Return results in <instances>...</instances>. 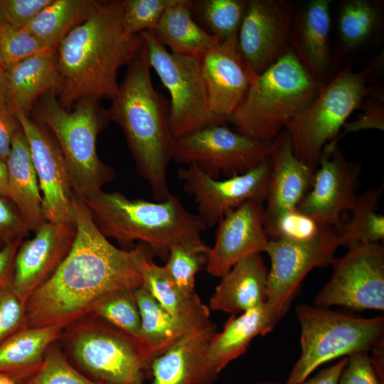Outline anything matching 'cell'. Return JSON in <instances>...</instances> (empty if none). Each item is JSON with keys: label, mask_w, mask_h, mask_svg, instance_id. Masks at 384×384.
<instances>
[{"label": "cell", "mask_w": 384, "mask_h": 384, "mask_svg": "<svg viewBox=\"0 0 384 384\" xmlns=\"http://www.w3.org/2000/svg\"><path fill=\"white\" fill-rule=\"evenodd\" d=\"M76 235L52 275L26 302L25 327H65L91 312L105 296L142 286L139 244L125 250L112 245L97 228L83 201L73 194Z\"/></svg>", "instance_id": "cell-1"}, {"label": "cell", "mask_w": 384, "mask_h": 384, "mask_svg": "<svg viewBox=\"0 0 384 384\" xmlns=\"http://www.w3.org/2000/svg\"><path fill=\"white\" fill-rule=\"evenodd\" d=\"M125 0L98 1L91 16L71 30L56 48L60 87L57 98L72 110L78 104L117 95V74L141 51V34L128 33L122 24Z\"/></svg>", "instance_id": "cell-2"}, {"label": "cell", "mask_w": 384, "mask_h": 384, "mask_svg": "<svg viewBox=\"0 0 384 384\" xmlns=\"http://www.w3.org/2000/svg\"><path fill=\"white\" fill-rule=\"evenodd\" d=\"M127 66L108 117L122 129L137 170L154 200L163 201L171 195L166 174L175 142L169 102L154 87L144 45Z\"/></svg>", "instance_id": "cell-3"}, {"label": "cell", "mask_w": 384, "mask_h": 384, "mask_svg": "<svg viewBox=\"0 0 384 384\" xmlns=\"http://www.w3.org/2000/svg\"><path fill=\"white\" fill-rule=\"evenodd\" d=\"M83 201L106 238L123 243L138 241L164 260L174 245L202 240L201 233L208 229L198 215L188 212L171 194L163 201L151 202L102 191Z\"/></svg>", "instance_id": "cell-4"}, {"label": "cell", "mask_w": 384, "mask_h": 384, "mask_svg": "<svg viewBox=\"0 0 384 384\" xmlns=\"http://www.w3.org/2000/svg\"><path fill=\"white\" fill-rule=\"evenodd\" d=\"M323 87L289 49L255 76L228 122L242 135L272 142L311 104Z\"/></svg>", "instance_id": "cell-5"}, {"label": "cell", "mask_w": 384, "mask_h": 384, "mask_svg": "<svg viewBox=\"0 0 384 384\" xmlns=\"http://www.w3.org/2000/svg\"><path fill=\"white\" fill-rule=\"evenodd\" d=\"M31 113L58 142L73 193L86 201L101 193L102 186L114 176V170L99 158L96 146L97 135L110 119L107 111L92 101L80 102L69 111L52 93L42 97Z\"/></svg>", "instance_id": "cell-6"}, {"label": "cell", "mask_w": 384, "mask_h": 384, "mask_svg": "<svg viewBox=\"0 0 384 384\" xmlns=\"http://www.w3.org/2000/svg\"><path fill=\"white\" fill-rule=\"evenodd\" d=\"M295 315L301 329V353L286 384L299 383L317 368L337 358L368 352L384 338V317L366 318L299 304Z\"/></svg>", "instance_id": "cell-7"}, {"label": "cell", "mask_w": 384, "mask_h": 384, "mask_svg": "<svg viewBox=\"0 0 384 384\" xmlns=\"http://www.w3.org/2000/svg\"><path fill=\"white\" fill-rule=\"evenodd\" d=\"M368 73L351 68L341 71L287 128L294 155L314 171L325 145L338 135L348 117L372 90L366 82Z\"/></svg>", "instance_id": "cell-8"}, {"label": "cell", "mask_w": 384, "mask_h": 384, "mask_svg": "<svg viewBox=\"0 0 384 384\" xmlns=\"http://www.w3.org/2000/svg\"><path fill=\"white\" fill-rule=\"evenodd\" d=\"M69 345L78 366L102 384H144L154 359L139 341L104 322L76 328Z\"/></svg>", "instance_id": "cell-9"}, {"label": "cell", "mask_w": 384, "mask_h": 384, "mask_svg": "<svg viewBox=\"0 0 384 384\" xmlns=\"http://www.w3.org/2000/svg\"><path fill=\"white\" fill-rule=\"evenodd\" d=\"M140 34L149 66L170 95L169 121L175 139L221 124L210 112L199 60L171 53L150 31Z\"/></svg>", "instance_id": "cell-10"}, {"label": "cell", "mask_w": 384, "mask_h": 384, "mask_svg": "<svg viewBox=\"0 0 384 384\" xmlns=\"http://www.w3.org/2000/svg\"><path fill=\"white\" fill-rule=\"evenodd\" d=\"M340 246L336 227L322 226L306 241L270 239L265 250L270 259L266 303L280 320L288 311L301 283L314 268L332 265Z\"/></svg>", "instance_id": "cell-11"}, {"label": "cell", "mask_w": 384, "mask_h": 384, "mask_svg": "<svg viewBox=\"0 0 384 384\" xmlns=\"http://www.w3.org/2000/svg\"><path fill=\"white\" fill-rule=\"evenodd\" d=\"M271 142L252 139L221 124L175 139L172 160L193 164L213 178L242 174L265 161Z\"/></svg>", "instance_id": "cell-12"}, {"label": "cell", "mask_w": 384, "mask_h": 384, "mask_svg": "<svg viewBox=\"0 0 384 384\" xmlns=\"http://www.w3.org/2000/svg\"><path fill=\"white\" fill-rule=\"evenodd\" d=\"M329 282L314 305L353 311L384 309V247L379 242L356 245L336 258Z\"/></svg>", "instance_id": "cell-13"}, {"label": "cell", "mask_w": 384, "mask_h": 384, "mask_svg": "<svg viewBox=\"0 0 384 384\" xmlns=\"http://www.w3.org/2000/svg\"><path fill=\"white\" fill-rule=\"evenodd\" d=\"M271 166L267 157L242 174L218 180L191 164L180 169L178 176L183 182L186 192L193 196L198 215L210 228L218 223L228 211L246 201L263 204L267 198Z\"/></svg>", "instance_id": "cell-14"}, {"label": "cell", "mask_w": 384, "mask_h": 384, "mask_svg": "<svg viewBox=\"0 0 384 384\" xmlns=\"http://www.w3.org/2000/svg\"><path fill=\"white\" fill-rule=\"evenodd\" d=\"M27 140L42 192L46 221L75 225L73 191L68 167L53 134L24 114L15 116Z\"/></svg>", "instance_id": "cell-15"}, {"label": "cell", "mask_w": 384, "mask_h": 384, "mask_svg": "<svg viewBox=\"0 0 384 384\" xmlns=\"http://www.w3.org/2000/svg\"><path fill=\"white\" fill-rule=\"evenodd\" d=\"M361 170V164L348 161L337 144L324 147L311 187L297 209L322 226L338 227L341 213L355 206Z\"/></svg>", "instance_id": "cell-16"}, {"label": "cell", "mask_w": 384, "mask_h": 384, "mask_svg": "<svg viewBox=\"0 0 384 384\" xmlns=\"http://www.w3.org/2000/svg\"><path fill=\"white\" fill-rule=\"evenodd\" d=\"M209 107L223 125L238 107L256 75L240 52L238 36L214 37L199 59Z\"/></svg>", "instance_id": "cell-17"}, {"label": "cell", "mask_w": 384, "mask_h": 384, "mask_svg": "<svg viewBox=\"0 0 384 384\" xmlns=\"http://www.w3.org/2000/svg\"><path fill=\"white\" fill-rule=\"evenodd\" d=\"M292 9L284 1H247L238 33L239 49L257 75L289 49Z\"/></svg>", "instance_id": "cell-18"}, {"label": "cell", "mask_w": 384, "mask_h": 384, "mask_svg": "<svg viewBox=\"0 0 384 384\" xmlns=\"http://www.w3.org/2000/svg\"><path fill=\"white\" fill-rule=\"evenodd\" d=\"M263 204L246 201L218 222L215 241L207 251L206 272L223 277L247 255L265 252L270 238L264 226Z\"/></svg>", "instance_id": "cell-19"}, {"label": "cell", "mask_w": 384, "mask_h": 384, "mask_svg": "<svg viewBox=\"0 0 384 384\" xmlns=\"http://www.w3.org/2000/svg\"><path fill=\"white\" fill-rule=\"evenodd\" d=\"M34 233L33 238L21 242L14 260L11 286L25 302L67 256L75 238L76 228L46 221Z\"/></svg>", "instance_id": "cell-20"}, {"label": "cell", "mask_w": 384, "mask_h": 384, "mask_svg": "<svg viewBox=\"0 0 384 384\" xmlns=\"http://www.w3.org/2000/svg\"><path fill=\"white\" fill-rule=\"evenodd\" d=\"M267 156L272 166L264 226L269 236L279 216L296 209L310 190L315 171L294 155L287 129L271 142Z\"/></svg>", "instance_id": "cell-21"}, {"label": "cell", "mask_w": 384, "mask_h": 384, "mask_svg": "<svg viewBox=\"0 0 384 384\" xmlns=\"http://www.w3.org/2000/svg\"><path fill=\"white\" fill-rule=\"evenodd\" d=\"M214 324L183 336L150 363L151 384H213L218 373L208 354Z\"/></svg>", "instance_id": "cell-22"}, {"label": "cell", "mask_w": 384, "mask_h": 384, "mask_svg": "<svg viewBox=\"0 0 384 384\" xmlns=\"http://www.w3.org/2000/svg\"><path fill=\"white\" fill-rule=\"evenodd\" d=\"M60 75L56 49L33 55L5 70L6 103L14 116L31 113L43 96L58 93Z\"/></svg>", "instance_id": "cell-23"}, {"label": "cell", "mask_w": 384, "mask_h": 384, "mask_svg": "<svg viewBox=\"0 0 384 384\" xmlns=\"http://www.w3.org/2000/svg\"><path fill=\"white\" fill-rule=\"evenodd\" d=\"M137 265L142 287L170 314L191 331L206 328L213 323L210 309L196 293L184 292L171 279L164 266L157 265L148 246L139 243Z\"/></svg>", "instance_id": "cell-24"}, {"label": "cell", "mask_w": 384, "mask_h": 384, "mask_svg": "<svg viewBox=\"0 0 384 384\" xmlns=\"http://www.w3.org/2000/svg\"><path fill=\"white\" fill-rule=\"evenodd\" d=\"M267 272L261 253L247 255L221 277L208 307L231 316L261 306L266 302Z\"/></svg>", "instance_id": "cell-25"}, {"label": "cell", "mask_w": 384, "mask_h": 384, "mask_svg": "<svg viewBox=\"0 0 384 384\" xmlns=\"http://www.w3.org/2000/svg\"><path fill=\"white\" fill-rule=\"evenodd\" d=\"M6 163L7 183L5 198L15 206L30 230L35 233L46 220L42 210V196L38 177L21 126L13 138Z\"/></svg>", "instance_id": "cell-26"}, {"label": "cell", "mask_w": 384, "mask_h": 384, "mask_svg": "<svg viewBox=\"0 0 384 384\" xmlns=\"http://www.w3.org/2000/svg\"><path fill=\"white\" fill-rule=\"evenodd\" d=\"M279 320L265 302L238 315H231L222 331L209 343L210 362L219 374L231 361L242 355L252 341L270 332Z\"/></svg>", "instance_id": "cell-27"}, {"label": "cell", "mask_w": 384, "mask_h": 384, "mask_svg": "<svg viewBox=\"0 0 384 384\" xmlns=\"http://www.w3.org/2000/svg\"><path fill=\"white\" fill-rule=\"evenodd\" d=\"M59 325L23 328L0 345V373L23 384L43 364L46 352L60 338Z\"/></svg>", "instance_id": "cell-28"}, {"label": "cell", "mask_w": 384, "mask_h": 384, "mask_svg": "<svg viewBox=\"0 0 384 384\" xmlns=\"http://www.w3.org/2000/svg\"><path fill=\"white\" fill-rule=\"evenodd\" d=\"M330 3L329 0L310 1L291 28L290 40L296 55L316 78L327 70L330 63Z\"/></svg>", "instance_id": "cell-29"}, {"label": "cell", "mask_w": 384, "mask_h": 384, "mask_svg": "<svg viewBox=\"0 0 384 384\" xmlns=\"http://www.w3.org/2000/svg\"><path fill=\"white\" fill-rule=\"evenodd\" d=\"M150 32L171 53L197 60L214 38L193 19L190 0H174Z\"/></svg>", "instance_id": "cell-30"}, {"label": "cell", "mask_w": 384, "mask_h": 384, "mask_svg": "<svg viewBox=\"0 0 384 384\" xmlns=\"http://www.w3.org/2000/svg\"><path fill=\"white\" fill-rule=\"evenodd\" d=\"M97 1L52 0L24 28L46 46L56 49L71 30L91 16Z\"/></svg>", "instance_id": "cell-31"}, {"label": "cell", "mask_w": 384, "mask_h": 384, "mask_svg": "<svg viewBox=\"0 0 384 384\" xmlns=\"http://www.w3.org/2000/svg\"><path fill=\"white\" fill-rule=\"evenodd\" d=\"M134 296L141 319L142 342L154 358L193 331L166 311L142 286L134 291Z\"/></svg>", "instance_id": "cell-32"}, {"label": "cell", "mask_w": 384, "mask_h": 384, "mask_svg": "<svg viewBox=\"0 0 384 384\" xmlns=\"http://www.w3.org/2000/svg\"><path fill=\"white\" fill-rule=\"evenodd\" d=\"M381 188H370L357 196L353 217L336 227L340 246L376 243L384 238V216L378 212Z\"/></svg>", "instance_id": "cell-33"}, {"label": "cell", "mask_w": 384, "mask_h": 384, "mask_svg": "<svg viewBox=\"0 0 384 384\" xmlns=\"http://www.w3.org/2000/svg\"><path fill=\"white\" fill-rule=\"evenodd\" d=\"M247 1H192V10L208 28L213 36L225 40L238 36Z\"/></svg>", "instance_id": "cell-34"}, {"label": "cell", "mask_w": 384, "mask_h": 384, "mask_svg": "<svg viewBox=\"0 0 384 384\" xmlns=\"http://www.w3.org/2000/svg\"><path fill=\"white\" fill-rule=\"evenodd\" d=\"M134 291H120L108 294L93 306L91 312L104 323L142 343L141 319Z\"/></svg>", "instance_id": "cell-35"}, {"label": "cell", "mask_w": 384, "mask_h": 384, "mask_svg": "<svg viewBox=\"0 0 384 384\" xmlns=\"http://www.w3.org/2000/svg\"><path fill=\"white\" fill-rule=\"evenodd\" d=\"M208 247L200 240L179 242L169 250L164 267L184 292L195 293L196 274L206 264Z\"/></svg>", "instance_id": "cell-36"}, {"label": "cell", "mask_w": 384, "mask_h": 384, "mask_svg": "<svg viewBox=\"0 0 384 384\" xmlns=\"http://www.w3.org/2000/svg\"><path fill=\"white\" fill-rule=\"evenodd\" d=\"M378 18L375 6L365 0H351L341 9L338 33L343 46L353 49L361 43L373 31Z\"/></svg>", "instance_id": "cell-37"}, {"label": "cell", "mask_w": 384, "mask_h": 384, "mask_svg": "<svg viewBox=\"0 0 384 384\" xmlns=\"http://www.w3.org/2000/svg\"><path fill=\"white\" fill-rule=\"evenodd\" d=\"M49 50L53 49L24 27L16 28L3 21L0 27V65L4 70Z\"/></svg>", "instance_id": "cell-38"}, {"label": "cell", "mask_w": 384, "mask_h": 384, "mask_svg": "<svg viewBox=\"0 0 384 384\" xmlns=\"http://www.w3.org/2000/svg\"><path fill=\"white\" fill-rule=\"evenodd\" d=\"M23 384H102L78 370L65 356L51 345L39 370Z\"/></svg>", "instance_id": "cell-39"}, {"label": "cell", "mask_w": 384, "mask_h": 384, "mask_svg": "<svg viewBox=\"0 0 384 384\" xmlns=\"http://www.w3.org/2000/svg\"><path fill=\"white\" fill-rule=\"evenodd\" d=\"M174 0H125L122 24L129 34L151 31Z\"/></svg>", "instance_id": "cell-40"}, {"label": "cell", "mask_w": 384, "mask_h": 384, "mask_svg": "<svg viewBox=\"0 0 384 384\" xmlns=\"http://www.w3.org/2000/svg\"><path fill=\"white\" fill-rule=\"evenodd\" d=\"M321 227L313 218L296 208L279 216L269 236L273 239L306 241L315 238Z\"/></svg>", "instance_id": "cell-41"}, {"label": "cell", "mask_w": 384, "mask_h": 384, "mask_svg": "<svg viewBox=\"0 0 384 384\" xmlns=\"http://www.w3.org/2000/svg\"><path fill=\"white\" fill-rule=\"evenodd\" d=\"M26 302L11 284L0 287V345L25 327Z\"/></svg>", "instance_id": "cell-42"}, {"label": "cell", "mask_w": 384, "mask_h": 384, "mask_svg": "<svg viewBox=\"0 0 384 384\" xmlns=\"http://www.w3.org/2000/svg\"><path fill=\"white\" fill-rule=\"evenodd\" d=\"M31 232L15 206L0 196V249L23 239Z\"/></svg>", "instance_id": "cell-43"}, {"label": "cell", "mask_w": 384, "mask_h": 384, "mask_svg": "<svg viewBox=\"0 0 384 384\" xmlns=\"http://www.w3.org/2000/svg\"><path fill=\"white\" fill-rule=\"evenodd\" d=\"M52 0H0L4 22L16 28L25 27Z\"/></svg>", "instance_id": "cell-44"}, {"label": "cell", "mask_w": 384, "mask_h": 384, "mask_svg": "<svg viewBox=\"0 0 384 384\" xmlns=\"http://www.w3.org/2000/svg\"><path fill=\"white\" fill-rule=\"evenodd\" d=\"M338 384H381L368 352H357L348 356Z\"/></svg>", "instance_id": "cell-45"}, {"label": "cell", "mask_w": 384, "mask_h": 384, "mask_svg": "<svg viewBox=\"0 0 384 384\" xmlns=\"http://www.w3.org/2000/svg\"><path fill=\"white\" fill-rule=\"evenodd\" d=\"M367 129H375L381 131L384 129L383 106L378 101H369L366 104L363 114L357 120L346 123L343 125V132L326 146L329 148H333L345 134Z\"/></svg>", "instance_id": "cell-46"}, {"label": "cell", "mask_w": 384, "mask_h": 384, "mask_svg": "<svg viewBox=\"0 0 384 384\" xmlns=\"http://www.w3.org/2000/svg\"><path fill=\"white\" fill-rule=\"evenodd\" d=\"M20 127L16 117L6 106H0V159L6 161L15 133Z\"/></svg>", "instance_id": "cell-47"}, {"label": "cell", "mask_w": 384, "mask_h": 384, "mask_svg": "<svg viewBox=\"0 0 384 384\" xmlns=\"http://www.w3.org/2000/svg\"><path fill=\"white\" fill-rule=\"evenodd\" d=\"M23 240H18L0 249V287L11 284L14 260Z\"/></svg>", "instance_id": "cell-48"}, {"label": "cell", "mask_w": 384, "mask_h": 384, "mask_svg": "<svg viewBox=\"0 0 384 384\" xmlns=\"http://www.w3.org/2000/svg\"><path fill=\"white\" fill-rule=\"evenodd\" d=\"M347 361L348 357H343L336 364L321 370L311 378H306L297 384H338L340 374Z\"/></svg>", "instance_id": "cell-49"}, {"label": "cell", "mask_w": 384, "mask_h": 384, "mask_svg": "<svg viewBox=\"0 0 384 384\" xmlns=\"http://www.w3.org/2000/svg\"><path fill=\"white\" fill-rule=\"evenodd\" d=\"M370 356L373 368L381 384H384V338L379 341L370 350Z\"/></svg>", "instance_id": "cell-50"}, {"label": "cell", "mask_w": 384, "mask_h": 384, "mask_svg": "<svg viewBox=\"0 0 384 384\" xmlns=\"http://www.w3.org/2000/svg\"><path fill=\"white\" fill-rule=\"evenodd\" d=\"M7 183L6 163L0 159V196L5 197Z\"/></svg>", "instance_id": "cell-51"}, {"label": "cell", "mask_w": 384, "mask_h": 384, "mask_svg": "<svg viewBox=\"0 0 384 384\" xmlns=\"http://www.w3.org/2000/svg\"><path fill=\"white\" fill-rule=\"evenodd\" d=\"M0 106H6L5 70L0 65Z\"/></svg>", "instance_id": "cell-52"}, {"label": "cell", "mask_w": 384, "mask_h": 384, "mask_svg": "<svg viewBox=\"0 0 384 384\" xmlns=\"http://www.w3.org/2000/svg\"><path fill=\"white\" fill-rule=\"evenodd\" d=\"M0 384H16L14 380L6 375L0 373Z\"/></svg>", "instance_id": "cell-53"}, {"label": "cell", "mask_w": 384, "mask_h": 384, "mask_svg": "<svg viewBox=\"0 0 384 384\" xmlns=\"http://www.w3.org/2000/svg\"><path fill=\"white\" fill-rule=\"evenodd\" d=\"M256 384H282L277 382H271V381H264V382H258Z\"/></svg>", "instance_id": "cell-54"}, {"label": "cell", "mask_w": 384, "mask_h": 384, "mask_svg": "<svg viewBox=\"0 0 384 384\" xmlns=\"http://www.w3.org/2000/svg\"><path fill=\"white\" fill-rule=\"evenodd\" d=\"M2 23H3V19H2V16H1V11H0V27H1V24H2Z\"/></svg>", "instance_id": "cell-55"}]
</instances>
